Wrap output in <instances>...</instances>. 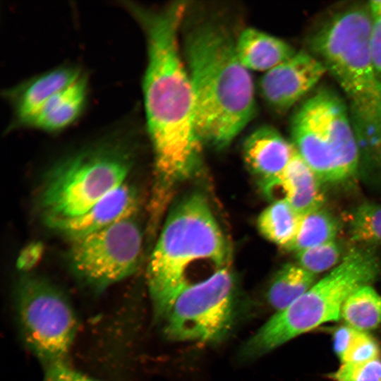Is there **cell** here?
Here are the masks:
<instances>
[{
  "label": "cell",
  "mask_w": 381,
  "mask_h": 381,
  "mask_svg": "<svg viewBox=\"0 0 381 381\" xmlns=\"http://www.w3.org/2000/svg\"><path fill=\"white\" fill-rule=\"evenodd\" d=\"M339 224L327 211L320 208L301 215L296 237L288 250L296 253L334 241Z\"/></svg>",
  "instance_id": "cell-21"
},
{
  "label": "cell",
  "mask_w": 381,
  "mask_h": 381,
  "mask_svg": "<svg viewBox=\"0 0 381 381\" xmlns=\"http://www.w3.org/2000/svg\"><path fill=\"white\" fill-rule=\"evenodd\" d=\"M297 152L292 141L267 126L252 132L243 147L245 162L252 172L260 178L261 182L282 173Z\"/></svg>",
  "instance_id": "cell-14"
},
{
  "label": "cell",
  "mask_w": 381,
  "mask_h": 381,
  "mask_svg": "<svg viewBox=\"0 0 381 381\" xmlns=\"http://www.w3.org/2000/svg\"><path fill=\"white\" fill-rule=\"evenodd\" d=\"M16 306L23 341L43 366L67 361L78 320L62 292L44 278L25 276L17 285Z\"/></svg>",
  "instance_id": "cell-8"
},
{
  "label": "cell",
  "mask_w": 381,
  "mask_h": 381,
  "mask_svg": "<svg viewBox=\"0 0 381 381\" xmlns=\"http://www.w3.org/2000/svg\"><path fill=\"white\" fill-rule=\"evenodd\" d=\"M234 315V282L229 266L189 285L176 296L164 322L172 340L217 343L230 332Z\"/></svg>",
  "instance_id": "cell-9"
},
{
  "label": "cell",
  "mask_w": 381,
  "mask_h": 381,
  "mask_svg": "<svg viewBox=\"0 0 381 381\" xmlns=\"http://www.w3.org/2000/svg\"><path fill=\"white\" fill-rule=\"evenodd\" d=\"M42 381H97L72 367L68 361L44 366Z\"/></svg>",
  "instance_id": "cell-27"
},
{
  "label": "cell",
  "mask_w": 381,
  "mask_h": 381,
  "mask_svg": "<svg viewBox=\"0 0 381 381\" xmlns=\"http://www.w3.org/2000/svg\"><path fill=\"white\" fill-rule=\"evenodd\" d=\"M301 217L288 202L277 200L261 212L257 226L266 239L289 250L296 237Z\"/></svg>",
  "instance_id": "cell-19"
},
{
  "label": "cell",
  "mask_w": 381,
  "mask_h": 381,
  "mask_svg": "<svg viewBox=\"0 0 381 381\" xmlns=\"http://www.w3.org/2000/svg\"><path fill=\"white\" fill-rule=\"evenodd\" d=\"M241 64L249 71H268L296 52L285 41L255 28L243 30L236 40Z\"/></svg>",
  "instance_id": "cell-17"
},
{
  "label": "cell",
  "mask_w": 381,
  "mask_h": 381,
  "mask_svg": "<svg viewBox=\"0 0 381 381\" xmlns=\"http://www.w3.org/2000/svg\"><path fill=\"white\" fill-rule=\"evenodd\" d=\"M86 95V82L81 76L52 96L25 125L49 132L61 130L79 116L85 105Z\"/></svg>",
  "instance_id": "cell-16"
},
{
  "label": "cell",
  "mask_w": 381,
  "mask_h": 381,
  "mask_svg": "<svg viewBox=\"0 0 381 381\" xmlns=\"http://www.w3.org/2000/svg\"><path fill=\"white\" fill-rule=\"evenodd\" d=\"M229 261L227 243L207 199L200 193L183 199L167 219L147 267L155 318L163 321L178 294L194 284L192 276L208 278Z\"/></svg>",
  "instance_id": "cell-4"
},
{
  "label": "cell",
  "mask_w": 381,
  "mask_h": 381,
  "mask_svg": "<svg viewBox=\"0 0 381 381\" xmlns=\"http://www.w3.org/2000/svg\"><path fill=\"white\" fill-rule=\"evenodd\" d=\"M81 76L78 68L62 66L42 73L16 88L13 103L18 123L25 125L52 96Z\"/></svg>",
  "instance_id": "cell-15"
},
{
  "label": "cell",
  "mask_w": 381,
  "mask_h": 381,
  "mask_svg": "<svg viewBox=\"0 0 381 381\" xmlns=\"http://www.w3.org/2000/svg\"><path fill=\"white\" fill-rule=\"evenodd\" d=\"M320 183L298 152L282 173L260 186L272 202L284 200L303 215L322 207L325 196Z\"/></svg>",
  "instance_id": "cell-13"
},
{
  "label": "cell",
  "mask_w": 381,
  "mask_h": 381,
  "mask_svg": "<svg viewBox=\"0 0 381 381\" xmlns=\"http://www.w3.org/2000/svg\"><path fill=\"white\" fill-rule=\"evenodd\" d=\"M40 253V248L37 246H34L26 248L18 260L19 266L23 269L29 268L37 260Z\"/></svg>",
  "instance_id": "cell-29"
},
{
  "label": "cell",
  "mask_w": 381,
  "mask_h": 381,
  "mask_svg": "<svg viewBox=\"0 0 381 381\" xmlns=\"http://www.w3.org/2000/svg\"><path fill=\"white\" fill-rule=\"evenodd\" d=\"M315 277L298 264L284 265L277 271L268 287L269 304L277 312L286 309L315 284Z\"/></svg>",
  "instance_id": "cell-18"
},
{
  "label": "cell",
  "mask_w": 381,
  "mask_h": 381,
  "mask_svg": "<svg viewBox=\"0 0 381 381\" xmlns=\"http://www.w3.org/2000/svg\"><path fill=\"white\" fill-rule=\"evenodd\" d=\"M367 7L354 6L327 20L310 40L313 54L344 95L365 176L381 183V76L373 61Z\"/></svg>",
  "instance_id": "cell-2"
},
{
  "label": "cell",
  "mask_w": 381,
  "mask_h": 381,
  "mask_svg": "<svg viewBox=\"0 0 381 381\" xmlns=\"http://www.w3.org/2000/svg\"><path fill=\"white\" fill-rule=\"evenodd\" d=\"M296 254L298 265L315 275L332 270L344 256L341 255V247L335 240L306 248Z\"/></svg>",
  "instance_id": "cell-23"
},
{
  "label": "cell",
  "mask_w": 381,
  "mask_h": 381,
  "mask_svg": "<svg viewBox=\"0 0 381 381\" xmlns=\"http://www.w3.org/2000/svg\"><path fill=\"white\" fill-rule=\"evenodd\" d=\"M367 6L370 16L369 44L371 57L381 76V0L370 1Z\"/></svg>",
  "instance_id": "cell-26"
},
{
  "label": "cell",
  "mask_w": 381,
  "mask_h": 381,
  "mask_svg": "<svg viewBox=\"0 0 381 381\" xmlns=\"http://www.w3.org/2000/svg\"><path fill=\"white\" fill-rule=\"evenodd\" d=\"M348 233L351 241L367 246H381V205L364 202L348 217Z\"/></svg>",
  "instance_id": "cell-22"
},
{
  "label": "cell",
  "mask_w": 381,
  "mask_h": 381,
  "mask_svg": "<svg viewBox=\"0 0 381 381\" xmlns=\"http://www.w3.org/2000/svg\"><path fill=\"white\" fill-rule=\"evenodd\" d=\"M142 233L133 217L72 241L68 260L74 274L96 291L131 276L142 249Z\"/></svg>",
  "instance_id": "cell-10"
},
{
  "label": "cell",
  "mask_w": 381,
  "mask_h": 381,
  "mask_svg": "<svg viewBox=\"0 0 381 381\" xmlns=\"http://www.w3.org/2000/svg\"><path fill=\"white\" fill-rule=\"evenodd\" d=\"M327 377L333 381H381V360L343 364Z\"/></svg>",
  "instance_id": "cell-25"
},
{
  "label": "cell",
  "mask_w": 381,
  "mask_h": 381,
  "mask_svg": "<svg viewBox=\"0 0 381 381\" xmlns=\"http://www.w3.org/2000/svg\"><path fill=\"white\" fill-rule=\"evenodd\" d=\"M184 52L198 135L201 142L224 147L254 116L252 78L238 58L236 41L219 23L193 25L185 36Z\"/></svg>",
  "instance_id": "cell-3"
},
{
  "label": "cell",
  "mask_w": 381,
  "mask_h": 381,
  "mask_svg": "<svg viewBox=\"0 0 381 381\" xmlns=\"http://www.w3.org/2000/svg\"><path fill=\"white\" fill-rule=\"evenodd\" d=\"M326 73L325 65L313 54L296 52L265 73L260 80V92L272 107L286 110L309 93Z\"/></svg>",
  "instance_id": "cell-11"
},
{
  "label": "cell",
  "mask_w": 381,
  "mask_h": 381,
  "mask_svg": "<svg viewBox=\"0 0 381 381\" xmlns=\"http://www.w3.org/2000/svg\"><path fill=\"white\" fill-rule=\"evenodd\" d=\"M380 356L381 347L377 339L367 332L357 329L341 361L359 363L378 359Z\"/></svg>",
  "instance_id": "cell-24"
},
{
  "label": "cell",
  "mask_w": 381,
  "mask_h": 381,
  "mask_svg": "<svg viewBox=\"0 0 381 381\" xmlns=\"http://www.w3.org/2000/svg\"><path fill=\"white\" fill-rule=\"evenodd\" d=\"M292 143L321 182L339 183L356 175L361 157L344 101L321 87L297 109L291 123Z\"/></svg>",
  "instance_id": "cell-7"
},
{
  "label": "cell",
  "mask_w": 381,
  "mask_h": 381,
  "mask_svg": "<svg viewBox=\"0 0 381 381\" xmlns=\"http://www.w3.org/2000/svg\"><path fill=\"white\" fill-rule=\"evenodd\" d=\"M140 24L147 63L143 90L158 190L191 176L200 160L193 87L180 55L178 33L186 6L174 2L159 11L126 4Z\"/></svg>",
  "instance_id": "cell-1"
},
{
  "label": "cell",
  "mask_w": 381,
  "mask_h": 381,
  "mask_svg": "<svg viewBox=\"0 0 381 381\" xmlns=\"http://www.w3.org/2000/svg\"><path fill=\"white\" fill-rule=\"evenodd\" d=\"M138 206L134 188L124 183L85 212L46 224L71 241L86 236L126 219L133 217Z\"/></svg>",
  "instance_id": "cell-12"
},
{
  "label": "cell",
  "mask_w": 381,
  "mask_h": 381,
  "mask_svg": "<svg viewBox=\"0 0 381 381\" xmlns=\"http://www.w3.org/2000/svg\"><path fill=\"white\" fill-rule=\"evenodd\" d=\"M380 272L381 259L372 248L351 249L322 279L267 320L243 344L241 357L258 358L323 323L338 320L346 299Z\"/></svg>",
  "instance_id": "cell-5"
},
{
  "label": "cell",
  "mask_w": 381,
  "mask_h": 381,
  "mask_svg": "<svg viewBox=\"0 0 381 381\" xmlns=\"http://www.w3.org/2000/svg\"><path fill=\"white\" fill-rule=\"evenodd\" d=\"M341 316L347 325L365 332L381 325V295L370 285L356 290L343 305Z\"/></svg>",
  "instance_id": "cell-20"
},
{
  "label": "cell",
  "mask_w": 381,
  "mask_h": 381,
  "mask_svg": "<svg viewBox=\"0 0 381 381\" xmlns=\"http://www.w3.org/2000/svg\"><path fill=\"white\" fill-rule=\"evenodd\" d=\"M133 164L130 145L108 140L55 164L41 186L39 205L45 222L78 216L125 183Z\"/></svg>",
  "instance_id": "cell-6"
},
{
  "label": "cell",
  "mask_w": 381,
  "mask_h": 381,
  "mask_svg": "<svg viewBox=\"0 0 381 381\" xmlns=\"http://www.w3.org/2000/svg\"><path fill=\"white\" fill-rule=\"evenodd\" d=\"M357 329L349 326L339 327L334 332L333 347L335 353L341 359L347 351Z\"/></svg>",
  "instance_id": "cell-28"
}]
</instances>
